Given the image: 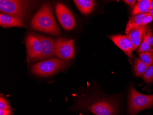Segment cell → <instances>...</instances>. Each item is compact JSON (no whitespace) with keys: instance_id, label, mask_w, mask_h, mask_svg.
Here are the masks:
<instances>
[{"instance_id":"1","label":"cell","mask_w":153,"mask_h":115,"mask_svg":"<svg viewBox=\"0 0 153 115\" xmlns=\"http://www.w3.org/2000/svg\"><path fill=\"white\" fill-rule=\"evenodd\" d=\"M30 25L33 30L51 34L56 36L61 33L49 3H45L41 6L33 18Z\"/></svg>"},{"instance_id":"2","label":"cell","mask_w":153,"mask_h":115,"mask_svg":"<svg viewBox=\"0 0 153 115\" xmlns=\"http://www.w3.org/2000/svg\"><path fill=\"white\" fill-rule=\"evenodd\" d=\"M36 5V1L19 0H1V13L23 20Z\"/></svg>"},{"instance_id":"3","label":"cell","mask_w":153,"mask_h":115,"mask_svg":"<svg viewBox=\"0 0 153 115\" xmlns=\"http://www.w3.org/2000/svg\"><path fill=\"white\" fill-rule=\"evenodd\" d=\"M153 107V95H143L134 87H130L128 115H135L141 110Z\"/></svg>"},{"instance_id":"4","label":"cell","mask_w":153,"mask_h":115,"mask_svg":"<svg viewBox=\"0 0 153 115\" xmlns=\"http://www.w3.org/2000/svg\"><path fill=\"white\" fill-rule=\"evenodd\" d=\"M65 60L52 58L34 64L32 66V72L40 77H49L63 70L66 66Z\"/></svg>"},{"instance_id":"5","label":"cell","mask_w":153,"mask_h":115,"mask_svg":"<svg viewBox=\"0 0 153 115\" xmlns=\"http://www.w3.org/2000/svg\"><path fill=\"white\" fill-rule=\"evenodd\" d=\"M74 54V40L63 38H58L55 41V55L60 59L68 60Z\"/></svg>"},{"instance_id":"6","label":"cell","mask_w":153,"mask_h":115,"mask_svg":"<svg viewBox=\"0 0 153 115\" xmlns=\"http://www.w3.org/2000/svg\"><path fill=\"white\" fill-rule=\"evenodd\" d=\"M56 14L59 23L65 30L71 31L75 26V21L71 11L59 2L56 6Z\"/></svg>"},{"instance_id":"7","label":"cell","mask_w":153,"mask_h":115,"mask_svg":"<svg viewBox=\"0 0 153 115\" xmlns=\"http://www.w3.org/2000/svg\"><path fill=\"white\" fill-rule=\"evenodd\" d=\"M25 44L27 58L32 61L41 53L42 48L41 41L35 35L29 34L26 38Z\"/></svg>"},{"instance_id":"8","label":"cell","mask_w":153,"mask_h":115,"mask_svg":"<svg viewBox=\"0 0 153 115\" xmlns=\"http://www.w3.org/2000/svg\"><path fill=\"white\" fill-rule=\"evenodd\" d=\"M88 109L95 115H115L117 112L116 105L105 100L95 102Z\"/></svg>"},{"instance_id":"9","label":"cell","mask_w":153,"mask_h":115,"mask_svg":"<svg viewBox=\"0 0 153 115\" xmlns=\"http://www.w3.org/2000/svg\"><path fill=\"white\" fill-rule=\"evenodd\" d=\"M39 39L42 44V51L40 55L32 61L42 60L45 59L53 57L55 55V41L52 38L34 34Z\"/></svg>"},{"instance_id":"10","label":"cell","mask_w":153,"mask_h":115,"mask_svg":"<svg viewBox=\"0 0 153 115\" xmlns=\"http://www.w3.org/2000/svg\"><path fill=\"white\" fill-rule=\"evenodd\" d=\"M147 29V26H141L134 29L126 35L133 43L135 50L140 47L143 39L144 33Z\"/></svg>"},{"instance_id":"11","label":"cell","mask_w":153,"mask_h":115,"mask_svg":"<svg viewBox=\"0 0 153 115\" xmlns=\"http://www.w3.org/2000/svg\"><path fill=\"white\" fill-rule=\"evenodd\" d=\"M0 25L4 28L25 27L22 20L2 13H1L0 14Z\"/></svg>"},{"instance_id":"12","label":"cell","mask_w":153,"mask_h":115,"mask_svg":"<svg viewBox=\"0 0 153 115\" xmlns=\"http://www.w3.org/2000/svg\"><path fill=\"white\" fill-rule=\"evenodd\" d=\"M109 38L116 45L122 49L127 54V56L130 58L133 57V52H131L128 47L126 41L125 40L124 35H110Z\"/></svg>"},{"instance_id":"13","label":"cell","mask_w":153,"mask_h":115,"mask_svg":"<svg viewBox=\"0 0 153 115\" xmlns=\"http://www.w3.org/2000/svg\"><path fill=\"white\" fill-rule=\"evenodd\" d=\"M74 2L81 13L85 15L91 13L94 8V2L92 0H74Z\"/></svg>"},{"instance_id":"14","label":"cell","mask_w":153,"mask_h":115,"mask_svg":"<svg viewBox=\"0 0 153 115\" xmlns=\"http://www.w3.org/2000/svg\"><path fill=\"white\" fill-rule=\"evenodd\" d=\"M149 13L145 14H140L137 15H134L131 17L128 24L126 28V33H128L131 30L134 29L141 26H143V20L147 15Z\"/></svg>"},{"instance_id":"15","label":"cell","mask_w":153,"mask_h":115,"mask_svg":"<svg viewBox=\"0 0 153 115\" xmlns=\"http://www.w3.org/2000/svg\"><path fill=\"white\" fill-rule=\"evenodd\" d=\"M151 0H140L134 6L132 10L134 16L140 14H147L150 10Z\"/></svg>"},{"instance_id":"16","label":"cell","mask_w":153,"mask_h":115,"mask_svg":"<svg viewBox=\"0 0 153 115\" xmlns=\"http://www.w3.org/2000/svg\"><path fill=\"white\" fill-rule=\"evenodd\" d=\"M148 67L140 59L136 58L135 59L134 70L135 74L137 77H143Z\"/></svg>"},{"instance_id":"17","label":"cell","mask_w":153,"mask_h":115,"mask_svg":"<svg viewBox=\"0 0 153 115\" xmlns=\"http://www.w3.org/2000/svg\"><path fill=\"white\" fill-rule=\"evenodd\" d=\"M137 52L140 53H151L153 54V47L148 44L146 39L143 37L142 42H141L137 49Z\"/></svg>"},{"instance_id":"18","label":"cell","mask_w":153,"mask_h":115,"mask_svg":"<svg viewBox=\"0 0 153 115\" xmlns=\"http://www.w3.org/2000/svg\"><path fill=\"white\" fill-rule=\"evenodd\" d=\"M140 60L148 66L153 64V54L151 53H140Z\"/></svg>"},{"instance_id":"19","label":"cell","mask_w":153,"mask_h":115,"mask_svg":"<svg viewBox=\"0 0 153 115\" xmlns=\"http://www.w3.org/2000/svg\"><path fill=\"white\" fill-rule=\"evenodd\" d=\"M142 78L148 83H150L153 82V64L149 66Z\"/></svg>"},{"instance_id":"20","label":"cell","mask_w":153,"mask_h":115,"mask_svg":"<svg viewBox=\"0 0 153 115\" xmlns=\"http://www.w3.org/2000/svg\"><path fill=\"white\" fill-rule=\"evenodd\" d=\"M143 38L146 39L147 42L151 46H153V34L152 31L150 29H147L144 33Z\"/></svg>"},{"instance_id":"21","label":"cell","mask_w":153,"mask_h":115,"mask_svg":"<svg viewBox=\"0 0 153 115\" xmlns=\"http://www.w3.org/2000/svg\"><path fill=\"white\" fill-rule=\"evenodd\" d=\"M0 110H12L8 102L2 96L0 97Z\"/></svg>"},{"instance_id":"22","label":"cell","mask_w":153,"mask_h":115,"mask_svg":"<svg viewBox=\"0 0 153 115\" xmlns=\"http://www.w3.org/2000/svg\"><path fill=\"white\" fill-rule=\"evenodd\" d=\"M124 38L125 41H126V43H127V45H128V47L129 48L130 50L131 51V52H133L134 50H135L134 47V45H133V43L131 42V41L129 39L128 37H127L126 35H124Z\"/></svg>"},{"instance_id":"23","label":"cell","mask_w":153,"mask_h":115,"mask_svg":"<svg viewBox=\"0 0 153 115\" xmlns=\"http://www.w3.org/2000/svg\"><path fill=\"white\" fill-rule=\"evenodd\" d=\"M153 20V18H152V16L149 13L144 18V20H143V26H147V24H148L149 23H150Z\"/></svg>"},{"instance_id":"24","label":"cell","mask_w":153,"mask_h":115,"mask_svg":"<svg viewBox=\"0 0 153 115\" xmlns=\"http://www.w3.org/2000/svg\"><path fill=\"white\" fill-rule=\"evenodd\" d=\"M11 114H12L11 110H0V115H11Z\"/></svg>"},{"instance_id":"25","label":"cell","mask_w":153,"mask_h":115,"mask_svg":"<svg viewBox=\"0 0 153 115\" xmlns=\"http://www.w3.org/2000/svg\"><path fill=\"white\" fill-rule=\"evenodd\" d=\"M135 0H125L124 1V2L127 3L128 5L130 6H132L135 5L136 3Z\"/></svg>"},{"instance_id":"26","label":"cell","mask_w":153,"mask_h":115,"mask_svg":"<svg viewBox=\"0 0 153 115\" xmlns=\"http://www.w3.org/2000/svg\"><path fill=\"white\" fill-rule=\"evenodd\" d=\"M149 13V14L152 16L153 19V9H150Z\"/></svg>"},{"instance_id":"27","label":"cell","mask_w":153,"mask_h":115,"mask_svg":"<svg viewBox=\"0 0 153 115\" xmlns=\"http://www.w3.org/2000/svg\"><path fill=\"white\" fill-rule=\"evenodd\" d=\"M150 9H153V0L151 1V3H150Z\"/></svg>"}]
</instances>
